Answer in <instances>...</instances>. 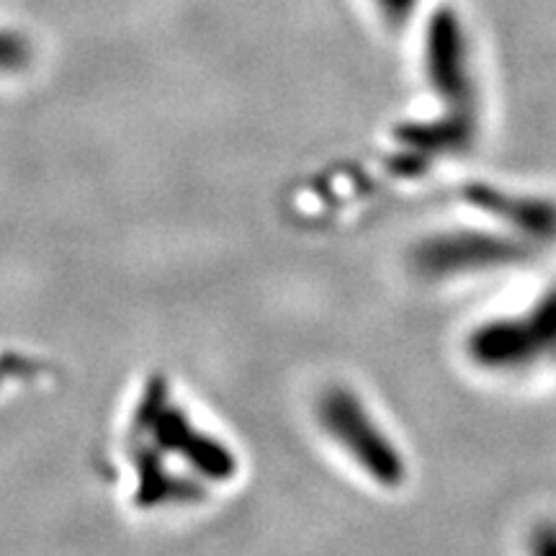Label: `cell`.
Returning <instances> with one entry per match:
<instances>
[{"label": "cell", "mask_w": 556, "mask_h": 556, "mask_svg": "<svg viewBox=\"0 0 556 556\" xmlns=\"http://www.w3.org/2000/svg\"><path fill=\"white\" fill-rule=\"evenodd\" d=\"M531 552L556 556V526H541L531 539Z\"/></svg>", "instance_id": "cell-8"}, {"label": "cell", "mask_w": 556, "mask_h": 556, "mask_svg": "<svg viewBox=\"0 0 556 556\" xmlns=\"http://www.w3.org/2000/svg\"><path fill=\"white\" fill-rule=\"evenodd\" d=\"M374 3L392 29L405 26L417 9V0H374Z\"/></svg>", "instance_id": "cell-7"}, {"label": "cell", "mask_w": 556, "mask_h": 556, "mask_svg": "<svg viewBox=\"0 0 556 556\" xmlns=\"http://www.w3.org/2000/svg\"><path fill=\"white\" fill-rule=\"evenodd\" d=\"M317 420L374 484L397 490L407 479V464L356 392L332 387L317 402Z\"/></svg>", "instance_id": "cell-1"}, {"label": "cell", "mask_w": 556, "mask_h": 556, "mask_svg": "<svg viewBox=\"0 0 556 556\" xmlns=\"http://www.w3.org/2000/svg\"><path fill=\"white\" fill-rule=\"evenodd\" d=\"M556 353V283L523 315L492 317L467 336V356L486 371H520Z\"/></svg>", "instance_id": "cell-2"}, {"label": "cell", "mask_w": 556, "mask_h": 556, "mask_svg": "<svg viewBox=\"0 0 556 556\" xmlns=\"http://www.w3.org/2000/svg\"><path fill=\"white\" fill-rule=\"evenodd\" d=\"M422 70L443 111L477 116V86L469 67V45L456 11L430 13L422 37Z\"/></svg>", "instance_id": "cell-4"}, {"label": "cell", "mask_w": 556, "mask_h": 556, "mask_svg": "<svg viewBox=\"0 0 556 556\" xmlns=\"http://www.w3.org/2000/svg\"><path fill=\"white\" fill-rule=\"evenodd\" d=\"M531 258V242L492 229H448L422 238L409 253L417 276L428 281L486 274Z\"/></svg>", "instance_id": "cell-3"}, {"label": "cell", "mask_w": 556, "mask_h": 556, "mask_svg": "<svg viewBox=\"0 0 556 556\" xmlns=\"http://www.w3.org/2000/svg\"><path fill=\"white\" fill-rule=\"evenodd\" d=\"M477 137V116L475 114H454V111H441L433 119H413L400 122L392 129V139L397 148L417 152L426 160H435L443 155H462L471 148Z\"/></svg>", "instance_id": "cell-6"}, {"label": "cell", "mask_w": 556, "mask_h": 556, "mask_svg": "<svg viewBox=\"0 0 556 556\" xmlns=\"http://www.w3.org/2000/svg\"><path fill=\"white\" fill-rule=\"evenodd\" d=\"M464 201L500 225L510 227L528 242H546L556 238V204L528 193H513L492 184H469L462 191Z\"/></svg>", "instance_id": "cell-5"}]
</instances>
